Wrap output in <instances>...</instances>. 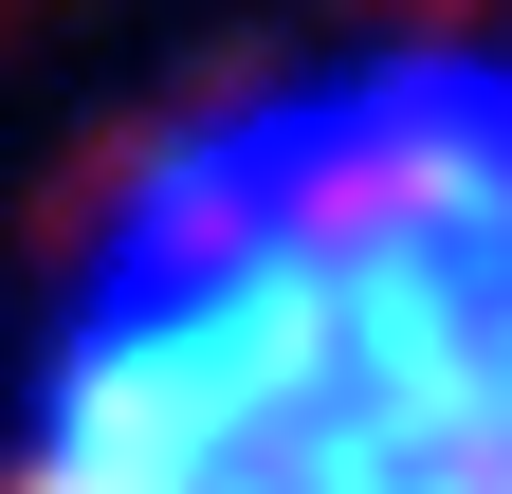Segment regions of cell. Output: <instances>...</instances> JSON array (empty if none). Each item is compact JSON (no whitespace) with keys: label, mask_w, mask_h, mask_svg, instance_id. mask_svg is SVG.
Here are the masks:
<instances>
[{"label":"cell","mask_w":512,"mask_h":494,"mask_svg":"<svg viewBox=\"0 0 512 494\" xmlns=\"http://www.w3.org/2000/svg\"><path fill=\"white\" fill-rule=\"evenodd\" d=\"M0 494H512V19H311L110 129L0 330Z\"/></svg>","instance_id":"cell-1"}]
</instances>
